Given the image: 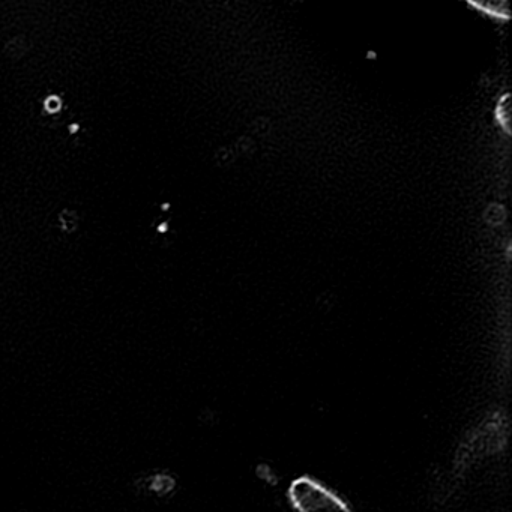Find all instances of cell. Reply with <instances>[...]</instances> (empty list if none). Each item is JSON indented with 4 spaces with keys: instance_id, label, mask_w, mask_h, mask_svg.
Segmentation results:
<instances>
[{
    "instance_id": "4",
    "label": "cell",
    "mask_w": 512,
    "mask_h": 512,
    "mask_svg": "<svg viewBox=\"0 0 512 512\" xmlns=\"http://www.w3.org/2000/svg\"><path fill=\"white\" fill-rule=\"evenodd\" d=\"M173 481L166 475H158L152 479L151 488L158 494H167L172 490Z\"/></svg>"
},
{
    "instance_id": "5",
    "label": "cell",
    "mask_w": 512,
    "mask_h": 512,
    "mask_svg": "<svg viewBox=\"0 0 512 512\" xmlns=\"http://www.w3.org/2000/svg\"><path fill=\"white\" fill-rule=\"evenodd\" d=\"M62 101L59 100L58 97H50L49 100L46 101V110L50 113H56L61 110Z\"/></svg>"
},
{
    "instance_id": "2",
    "label": "cell",
    "mask_w": 512,
    "mask_h": 512,
    "mask_svg": "<svg viewBox=\"0 0 512 512\" xmlns=\"http://www.w3.org/2000/svg\"><path fill=\"white\" fill-rule=\"evenodd\" d=\"M464 2L496 19L508 20L511 17V0H464Z\"/></svg>"
},
{
    "instance_id": "1",
    "label": "cell",
    "mask_w": 512,
    "mask_h": 512,
    "mask_svg": "<svg viewBox=\"0 0 512 512\" xmlns=\"http://www.w3.org/2000/svg\"><path fill=\"white\" fill-rule=\"evenodd\" d=\"M290 499L299 511H332L344 505L335 494L311 479H298L290 488Z\"/></svg>"
},
{
    "instance_id": "3",
    "label": "cell",
    "mask_w": 512,
    "mask_h": 512,
    "mask_svg": "<svg viewBox=\"0 0 512 512\" xmlns=\"http://www.w3.org/2000/svg\"><path fill=\"white\" fill-rule=\"evenodd\" d=\"M496 115L500 124L503 125V128H505L506 131L511 130L512 113L511 98H509V95H505V97L500 98L499 104H497Z\"/></svg>"
}]
</instances>
